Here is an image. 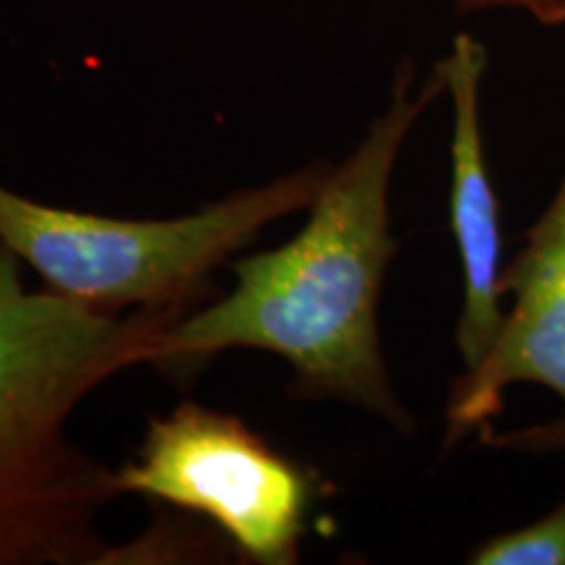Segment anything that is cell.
Wrapping results in <instances>:
<instances>
[{"label": "cell", "instance_id": "cell-1", "mask_svg": "<svg viewBox=\"0 0 565 565\" xmlns=\"http://www.w3.org/2000/svg\"><path fill=\"white\" fill-rule=\"evenodd\" d=\"M443 95L437 63L419 79L416 63L401 61L385 108L335 162L301 231L278 249L238 257L223 299L162 324L150 366L181 383L223 351H265L291 366L294 398L335 401L414 435L419 424L383 356L380 296L398 252L391 225L395 166Z\"/></svg>", "mask_w": 565, "mask_h": 565}, {"label": "cell", "instance_id": "cell-2", "mask_svg": "<svg viewBox=\"0 0 565 565\" xmlns=\"http://www.w3.org/2000/svg\"><path fill=\"white\" fill-rule=\"evenodd\" d=\"M0 244V565L139 563L113 547L103 508L116 469L68 437L76 406L110 377L150 366L152 335L186 309L113 315L51 288L32 291Z\"/></svg>", "mask_w": 565, "mask_h": 565}, {"label": "cell", "instance_id": "cell-3", "mask_svg": "<svg viewBox=\"0 0 565 565\" xmlns=\"http://www.w3.org/2000/svg\"><path fill=\"white\" fill-rule=\"evenodd\" d=\"M335 162L315 160L181 217H108L30 200L0 183V244L45 288L100 312L186 309L267 225L309 210Z\"/></svg>", "mask_w": 565, "mask_h": 565}, {"label": "cell", "instance_id": "cell-4", "mask_svg": "<svg viewBox=\"0 0 565 565\" xmlns=\"http://www.w3.org/2000/svg\"><path fill=\"white\" fill-rule=\"evenodd\" d=\"M121 494L204 515L257 565H294L322 479L273 448L242 416L183 401L154 416L137 458L116 469Z\"/></svg>", "mask_w": 565, "mask_h": 565}, {"label": "cell", "instance_id": "cell-5", "mask_svg": "<svg viewBox=\"0 0 565 565\" xmlns=\"http://www.w3.org/2000/svg\"><path fill=\"white\" fill-rule=\"evenodd\" d=\"M500 273L513 296L487 359L450 383L443 454L477 435L515 456L565 454V173Z\"/></svg>", "mask_w": 565, "mask_h": 565}, {"label": "cell", "instance_id": "cell-6", "mask_svg": "<svg viewBox=\"0 0 565 565\" xmlns=\"http://www.w3.org/2000/svg\"><path fill=\"white\" fill-rule=\"evenodd\" d=\"M487 45L475 34L458 32L450 51L437 61L445 95L454 105L450 131V231L463 273V301L456 320V353L463 370H475L492 351L505 322L500 273H503V233L500 200L487 168L482 131V84Z\"/></svg>", "mask_w": 565, "mask_h": 565}, {"label": "cell", "instance_id": "cell-7", "mask_svg": "<svg viewBox=\"0 0 565 565\" xmlns=\"http://www.w3.org/2000/svg\"><path fill=\"white\" fill-rule=\"evenodd\" d=\"M469 565H565V500L532 524L487 536L469 550Z\"/></svg>", "mask_w": 565, "mask_h": 565}, {"label": "cell", "instance_id": "cell-8", "mask_svg": "<svg viewBox=\"0 0 565 565\" xmlns=\"http://www.w3.org/2000/svg\"><path fill=\"white\" fill-rule=\"evenodd\" d=\"M458 17H477L490 11H515L534 19L536 24H565V0H450Z\"/></svg>", "mask_w": 565, "mask_h": 565}]
</instances>
